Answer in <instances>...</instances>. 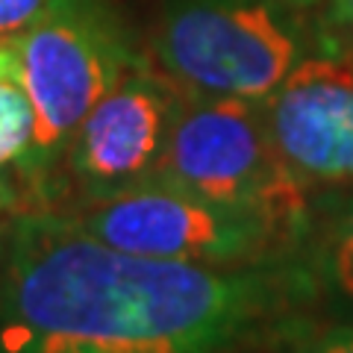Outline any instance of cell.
Instances as JSON below:
<instances>
[{"label":"cell","instance_id":"7","mask_svg":"<svg viewBox=\"0 0 353 353\" xmlns=\"http://www.w3.org/2000/svg\"><path fill=\"white\" fill-rule=\"evenodd\" d=\"M176 85L145 68H130L77 130L68 159L88 197L150 176L168 136Z\"/></svg>","mask_w":353,"mask_h":353},{"label":"cell","instance_id":"13","mask_svg":"<svg viewBox=\"0 0 353 353\" xmlns=\"http://www.w3.org/2000/svg\"><path fill=\"white\" fill-rule=\"evenodd\" d=\"M277 3H285V6H309V3H315V0H277Z\"/></svg>","mask_w":353,"mask_h":353},{"label":"cell","instance_id":"10","mask_svg":"<svg viewBox=\"0 0 353 353\" xmlns=\"http://www.w3.org/2000/svg\"><path fill=\"white\" fill-rule=\"evenodd\" d=\"M48 6L50 0H0V41L24 32Z\"/></svg>","mask_w":353,"mask_h":353},{"label":"cell","instance_id":"5","mask_svg":"<svg viewBox=\"0 0 353 353\" xmlns=\"http://www.w3.org/2000/svg\"><path fill=\"white\" fill-rule=\"evenodd\" d=\"M65 218L83 233L136 256L227 268L271 262L289 236L256 212L215 203L153 174L85 197Z\"/></svg>","mask_w":353,"mask_h":353},{"label":"cell","instance_id":"12","mask_svg":"<svg viewBox=\"0 0 353 353\" xmlns=\"http://www.w3.org/2000/svg\"><path fill=\"white\" fill-rule=\"evenodd\" d=\"M333 3H336V15L341 18V24L353 32V0H333Z\"/></svg>","mask_w":353,"mask_h":353},{"label":"cell","instance_id":"14","mask_svg":"<svg viewBox=\"0 0 353 353\" xmlns=\"http://www.w3.org/2000/svg\"><path fill=\"white\" fill-rule=\"evenodd\" d=\"M6 203H9V197H6V192H3V185H0V215H3Z\"/></svg>","mask_w":353,"mask_h":353},{"label":"cell","instance_id":"8","mask_svg":"<svg viewBox=\"0 0 353 353\" xmlns=\"http://www.w3.org/2000/svg\"><path fill=\"white\" fill-rule=\"evenodd\" d=\"M32 103L18 74L12 44L0 41V168L9 162L27 159L32 145Z\"/></svg>","mask_w":353,"mask_h":353},{"label":"cell","instance_id":"9","mask_svg":"<svg viewBox=\"0 0 353 353\" xmlns=\"http://www.w3.org/2000/svg\"><path fill=\"white\" fill-rule=\"evenodd\" d=\"M318 274L333 294L353 303V192L330 215L321 239H318Z\"/></svg>","mask_w":353,"mask_h":353},{"label":"cell","instance_id":"2","mask_svg":"<svg viewBox=\"0 0 353 353\" xmlns=\"http://www.w3.org/2000/svg\"><path fill=\"white\" fill-rule=\"evenodd\" d=\"M153 176L215 203L256 212L283 233H292L306 212V185L274 148L262 101L197 94L176 85Z\"/></svg>","mask_w":353,"mask_h":353},{"label":"cell","instance_id":"6","mask_svg":"<svg viewBox=\"0 0 353 353\" xmlns=\"http://www.w3.org/2000/svg\"><path fill=\"white\" fill-rule=\"evenodd\" d=\"M274 148L309 185H353V53H312L262 101Z\"/></svg>","mask_w":353,"mask_h":353},{"label":"cell","instance_id":"4","mask_svg":"<svg viewBox=\"0 0 353 353\" xmlns=\"http://www.w3.org/2000/svg\"><path fill=\"white\" fill-rule=\"evenodd\" d=\"M9 44L36 115L27 153L32 168L68 150L85 115L139 65L112 12L97 0H50Z\"/></svg>","mask_w":353,"mask_h":353},{"label":"cell","instance_id":"3","mask_svg":"<svg viewBox=\"0 0 353 353\" xmlns=\"http://www.w3.org/2000/svg\"><path fill=\"white\" fill-rule=\"evenodd\" d=\"M150 48L174 85L245 101H265L303 57L277 0H168Z\"/></svg>","mask_w":353,"mask_h":353},{"label":"cell","instance_id":"11","mask_svg":"<svg viewBox=\"0 0 353 353\" xmlns=\"http://www.w3.org/2000/svg\"><path fill=\"white\" fill-rule=\"evenodd\" d=\"M294 353H353V327L330 330V333L306 341V345L297 347Z\"/></svg>","mask_w":353,"mask_h":353},{"label":"cell","instance_id":"1","mask_svg":"<svg viewBox=\"0 0 353 353\" xmlns=\"http://www.w3.org/2000/svg\"><path fill=\"white\" fill-rule=\"evenodd\" d=\"M309 294L277 262L136 256L65 215H30L0 248V353H227Z\"/></svg>","mask_w":353,"mask_h":353}]
</instances>
